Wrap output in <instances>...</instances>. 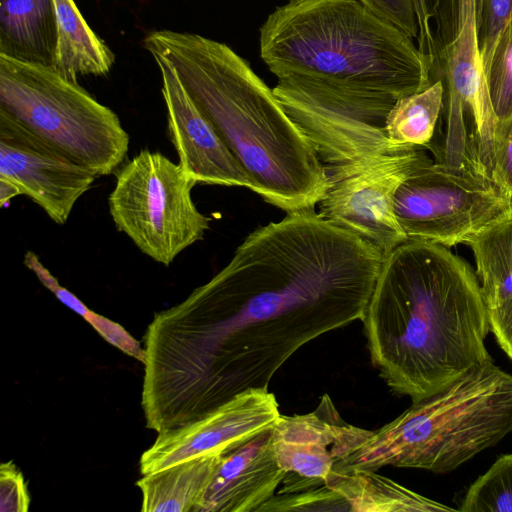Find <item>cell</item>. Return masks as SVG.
Returning <instances> with one entry per match:
<instances>
[{
	"mask_svg": "<svg viewBox=\"0 0 512 512\" xmlns=\"http://www.w3.org/2000/svg\"><path fill=\"white\" fill-rule=\"evenodd\" d=\"M443 103L444 84L440 79L421 92L398 98L386 119L390 143L426 148L434 136Z\"/></svg>",
	"mask_w": 512,
	"mask_h": 512,
	"instance_id": "cell-22",
	"label": "cell"
},
{
	"mask_svg": "<svg viewBox=\"0 0 512 512\" xmlns=\"http://www.w3.org/2000/svg\"><path fill=\"white\" fill-rule=\"evenodd\" d=\"M350 428L328 394L310 413L281 415L272 431L274 452L285 472L278 494L324 486L333 471L334 447Z\"/></svg>",
	"mask_w": 512,
	"mask_h": 512,
	"instance_id": "cell-14",
	"label": "cell"
},
{
	"mask_svg": "<svg viewBox=\"0 0 512 512\" xmlns=\"http://www.w3.org/2000/svg\"><path fill=\"white\" fill-rule=\"evenodd\" d=\"M281 414L268 389H249L203 417L158 433L139 461L142 475L195 457L225 454L272 429Z\"/></svg>",
	"mask_w": 512,
	"mask_h": 512,
	"instance_id": "cell-12",
	"label": "cell"
},
{
	"mask_svg": "<svg viewBox=\"0 0 512 512\" xmlns=\"http://www.w3.org/2000/svg\"><path fill=\"white\" fill-rule=\"evenodd\" d=\"M31 499L22 472L12 462L0 466V511L26 512Z\"/></svg>",
	"mask_w": 512,
	"mask_h": 512,
	"instance_id": "cell-28",
	"label": "cell"
},
{
	"mask_svg": "<svg viewBox=\"0 0 512 512\" xmlns=\"http://www.w3.org/2000/svg\"><path fill=\"white\" fill-rule=\"evenodd\" d=\"M272 429L225 453L197 512H257L282 483Z\"/></svg>",
	"mask_w": 512,
	"mask_h": 512,
	"instance_id": "cell-15",
	"label": "cell"
},
{
	"mask_svg": "<svg viewBox=\"0 0 512 512\" xmlns=\"http://www.w3.org/2000/svg\"><path fill=\"white\" fill-rule=\"evenodd\" d=\"M464 243L473 252L487 309L512 299V207L471 234Z\"/></svg>",
	"mask_w": 512,
	"mask_h": 512,
	"instance_id": "cell-21",
	"label": "cell"
},
{
	"mask_svg": "<svg viewBox=\"0 0 512 512\" xmlns=\"http://www.w3.org/2000/svg\"><path fill=\"white\" fill-rule=\"evenodd\" d=\"M260 57L298 75L396 98L433 82L412 37L359 0H288L260 28Z\"/></svg>",
	"mask_w": 512,
	"mask_h": 512,
	"instance_id": "cell-4",
	"label": "cell"
},
{
	"mask_svg": "<svg viewBox=\"0 0 512 512\" xmlns=\"http://www.w3.org/2000/svg\"><path fill=\"white\" fill-rule=\"evenodd\" d=\"M488 320L490 332L512 361V299L488 309Z\"/></svg>",
	"mask_w": 512,
	"mask_h": 512,
	"instance_id": "cell-30",
	"label": "cell"
},
{
	"mask_svg": "<svg viewBox=\"0 0 512 512\" xmlns=\"http://www.w3.org/2000/svg\"><path fill=\"white\" fill-rule=\"evenodd\" d=\"M342 499L347 511L355 512H439L452 507L422 496L377 474L358 470L332 472L326 484Z\"/></svg>",
	"mask_w": 512,
	"mask_h": 512,
	"instance_id": "cell-20",
	"label": "cell"
},
{
	"mask_svg": "<svg viewBox=\"0 0 512 512\" xmlns=\"http://www.w3.org/2000/svg\"><path fill=\"white\" fill-rule=\"evenodd\" d=\"M0 110L98 177L127 156L117 114L51 65L0 53Z\"/></svg>",
	"mask_w": 512,
	"mask_h": 512,
	"instance_id": "cell-6",
	"label": "cell"
},
{
	"mask_svg": "<svg viewBox=\"0 0 512 512\" xmlns=\"http://www.w3.org/2000/svg\"><path fill=\"white\" fill-rule=\"evenodd\" d=\"M462 512H512V453L501 455L467 489Z\"/></svg>",
	"mask_w": 512,
	"mask_h": 512,
	"instance_id": "cell-24",
	"label": "cell"
},
{
	"mask_svg": "<svg viewBox=\"0 0 512 512\" xmlns=\"http://www.w3.org/2000/svg\"><path fill=\"white\" fill-rule=\"evenodd\" d=\"M273 92L325 167L414 147L387 138L386 119L398 99L391 94L298 75L278 78Z\"/></svg>",
	"mask_w": 512,
	"mask_h": 512,
	"instance_id": "cell-8",
	"label": "cell"
},
{
	"mask_svg": "<svg viewBox=\"0 0 512 512\" xmlns=\"http://www.w3.org/2000/svg\"><path fill=\"white\" fill-rule=\"evenodd\" d=\"M56 20V44L51 66L66 79L79 75H104L114 54L94 33L74 0H52Z\"/></svg>",
	"mask_w": 512,
	"mask_h": 512,
	"instance_id": "cell-19",
	"label": "cell"
},
{
	"mask_svg": "<svg viewBox=\"0 0 512 512\" xmlns=\"http://www.w3.org/2000/svg\"><path fill=\"white\" fill-rule=\"evenodd\" d=\"M512 432V375L493 361L478 365L441 391L412 402L370 431L332 472L386 466L448 473Z\"/></svg>",
	"mask_w": 512,
	"mask_h": 512,
	"instance_id": "cell-5",
	"label": "cell"
},
{
	"mask_svg": "<svg viewBox=\"0 0 512 512\" xmlns=\"http://www.w3.org/2000/svg\"><path fill=\"white\" fill-rule=\"evenodd\" d=\"M98 178L0 110V179L14 184L57 224Z\"/></svg>",
	"mask_w": 512,
	"mask_h": 512,
	"instance_id": "cell-11",
	"label": "cell"
},
{
	"mask_svg": "<svg viewBox=\"0 0 512 512\" xmlns=\"http://www.w3.org/2000/svg\"><path fill=\"white\" fill-rule=\"evenodd\" d=\"M393 205L409 239L449 248L511 208L512 199L491 182L457 174L430 160L399 186Z\"/></svg>",
	"mask_w": 512,
	"mask_h": 512,
	"instance_id": "cell-9",
	"label": "cell"
},
{
	"mask_svg": "<svg viewBox=\"0 0 512 512\" xmlns=\"http://www.w3.org/2000/svg\"><path fill=\"white\" fill-rule=\"evenodd\" d=\"M383 257L315 210L258 227L220 272L149 324L147 428L172 430L268 389L302 346L362 321Z\"/></svg>",
	"mask_w": 512,
	"mask_h": 512,
	"instance_id": "cell-1",
	"label": "cell"
},
{
	"mask_svg": "<svg viewBox=\"0 0 512 512\" xmlns=\"http://www.w3.org/2000/svg\"><path fill=\"white\" fill-rule=\"evenodd\" d=\"M481 1L482 0H476V4H477V15H478V11H479V8H480V5H481ZM478 19V18H477Z\"/></svg>",
	"mask_w": 512,
	"mask_h": 512,
	"instance_id": "cell-32",
	"label": "cell"
},
{
	"mask_svg": "<svg viewBox=\"0 0 512 512\" xmlns=\"http://www.w3.org/2000/svg\"><path fill=\"white\" fill-rule=\"evenodd\" d=\"M144 47L174 66L250 190L287 214L315 210L327 186L325 165L246 60L224 43L188 32H151Z\"/></svg>",
	"mask_w": 512,
	"mask_h": 512,
	"instance_id": "cell-3",
	"label": "cell"
},
{
	"mask_svg": "<svg viewBox=\"0 0 512 512\" xmlns=\"http://www.w3.org/2000/svg\"><path fill=\"white\" fill-rule=\"evenodd\" d=\"M23 263L35 274L44 287L50 290L64 305L79 314L108 343L144 363L145 350L141 347L140 342L122 325L90 310L72 292L63 287L57 278L43 265L35 252L27 251L24 255Z\"/></svg>",
	"mask_w": 512,
	"mask_h": 512,
	"instance_id": "cell-23",
	"label": "cell"
},
{
	"mask_svg": "<svg viewBox=\"0 0 512 512\" xmlns=\"http://www.w3.org/2000/svg\"><path fill=\"white\" fill-rule=\"evenodd\" d=\"M512 13V0H482L478 11V36L486 77L497 39Z\"/></svg>",
	"mask_w": 512,
	"mask_h": 512,
	"instance_id": "cell-26",
	"label": "cell"
},
{
	"mask_svg": "<svg viewBox=\"0 0 512 512\" xmlns=\"http://www.w3.org/2000/svg\"><path fill=\"white\" fill-rule=\"evenodd\" d=\"M491 180L512 199V116L497 126Z\"/></svg>",
	"mask_w": 512,
	"mask_h": 512,
	"instance_id": "cell-27",
	"label": "cell"
},
{
	"mask_svg": "<svg viewBox=\"0 0 512 512\" xmlns=\"http://www.w3.org/2000/svg\"><path fill=\"white\" fill-rule=\"evenodd\" d=\"M362 322L380 377L412 402L493 361L476 272L438 243L408 238L384 255Z\"/></svg>",
	"mask_w": 512,
	"mask_h": 512,
	"instance_id": "cell-2",
	"label": "cell"
},
{
	"mask_svg": "<svg viewBox=\"0 0 512 512\" xmlns=\"http://www.w3.org/2000/svg\"><path fill=\"white\" fill-rule=\"evenodd\" d=\"M196 184L180 163L143 149L116 175L110 215L142 253L168 266L209 229L210 218L192 200Z\"/></svg>",
	"mask_w": 512,
	"mask_h": 512,
	"instance_id": "cell-7",
	"label": "cell"
},
{
	"mask_svg": "<svg viewBox=\"0 0 512 512\" xmlns=\"http://www.w3.org/2000/svg\"><path fill=\"white\" fill-rule=\"evenodd\" d=\"M378 16L390 21L409 36L417 37L413 0H359Z\"/></svg>",
	"mask_w": 512,
	"mask_h": 512,
	"instance_id": "cell-29",
	"label": "cell"
},
{
	"mask_svg": "<svg viewBox=\"0 0 512 512\" xmlns=\"http://www.w3.org/2000/svg\"><path fill=\"white\" fill-rule=\"evenodd\" d=\"M224 454L195 457L143 475V512H197Z\"/></svg>",
	"mask_w": 512,
	"mask_h": 512,
	"instance_id": "cell-17",
	"label": "cell"
},
{
	"mask_svg": "<svg viewBox=\"0 0 512 512\" xmlns=\"http://www.w3.org/2000/svg\"><path fill=\"white\" fill-rule=\"evenodd\" d=\"M151 55L161 73L168 133L180 165L197 184L250 189L249 179L189 95L174 66L159 54Z\"/></svg>",
	"mask_w": 512,
	"mask_h": 512,
	"instance_id": "cell-13",
	"label": "cell"
},
{
	"mask_svg": "<svg viewBox=\"0 0 512 512\" xmlns=\"http://www.w3.org/2000/svg\"><path fill=\"white\" fill-rule=\"evenodd\" d=\"M423 147L325 167L327 186L319 214L377 247L383 255L408 239L394 213L399 186L430 161Z\"/></svg>",
	"mask_w": 512,
	"mask_h": 512,
	"instance_id": "cell-10",
	"label": "cell"
},
{
	"mask_svg": "<svg viewBox=\"0 0 512 512\" xmlns=\"http://www.w3.org/2000/svg\"><path fill=\"white\" fill-rule=\"evenodd\" d=\"M21 195L19 189L12 183L0 179V206L6 207L15 196Z\"/></svg>",
	"mask_w": 512,
	"mask_h": 512,
	"instance_id": "cell-31",
	"label": "cell"
},
{
	"mask_svg": "<svg viewBox=\"0 0 512 512\" xmlns=\"http://www.w3.org/2000/svg\"><path fill=\"white\" fill-rule=\"evenodd\" d=\"M55 44L52 0H0V53L51 65Z\"/></svg>",
	"mask_w": 512,
	"mask_h": 512,
	"instance_id": "cell-18",
	"label": "cell"
},
{
	"mask_svg": "<svg viewBox=\"0 0 512 512\" xmlns=\"http://www.w3.org/2000/svg\"><path fill=\"white\" fill-rule=\"evenodd\" d=\"M486 83L498 123L503 122L512 116V13L495 44Z\"/></svg>",
	"mask_w": 512,
	"mask_h": 512,
	"instance_id": "cell-25",
	"label": "cell"
},
{
	"mask_svg": "<svg viewBox=\"0 0 512 512\" xmlns=\"http://www.w3.org/2000/svg\"><path fill=\"white\" fill-rule=\"evenodd\" d=\"M453 31L440 51L446 79L444 101L477 114L492 110L479 47L476 0H452Z\"/></svg>",
	"mask_w": 512,
	"mask_h": 512,
	"instance_id": "cell-16",
	"label": "cell"
}]
</instances>
